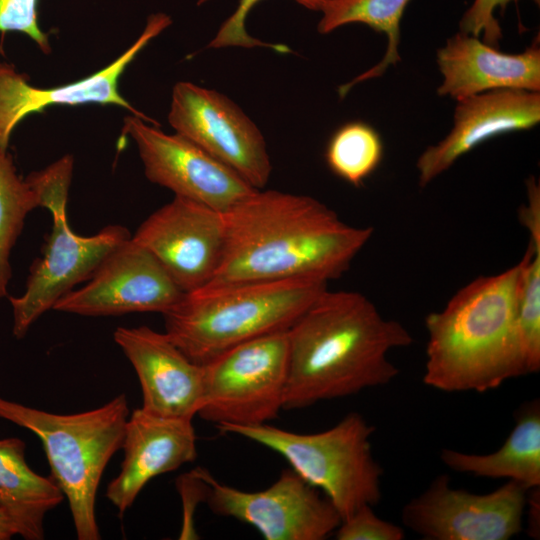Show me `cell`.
Listing matches in <instances>:
<instances>
[{"label": "cell", "mask_w": 540, "mask_h": 540, "mask_svg": "<svg viewBox=\"0 0 540 540\" xmlns=\"http://www.w3.org/2000/svg\"><path fill=\"white\" fill-rule=\"evenodd\" d=\"M224 217V251L207 285L301 278L328 283L350 268L373 234L311 196L278 190L256 189Z\"/></svg>", "instance_id": "1"}, {"label": "cell", "mask_w": 540, "mask_h": 540, "mask_svg": "<svg viewBox=\"0 0 540 540\" xmlns=\"http://www.w3.org/2000/svg\"><path fill=\"white\" fill-rule=\"evenodd\" d=\"M288 339L287 410L389 384L399 373L390 351L413 341L363 294L329 289L290 326Z\"/></svg>", "instance_id": "2"}, {"label": "cell", "mask_w": 540, "mask_h": 540, "mask_svg": "<svg viewBox=\"0 0 540 540\" xmlns=\"http://www.w3.org/2000/svg\"><path fill=\"white\" fill-rule=\"evenodd\" d=\"M519 262L480 276L425 318V385L443 392H486L527 375L516 326Z\"/></svg>", "instance_id": "3"}, {"label": "cell", "mask_w": 540, "mask_h": 540, "mask_svg": "<svg viewBox=\"0 0 540 540\" xmlns=\"http://www.w3.org/2000/svg\"><path fill=\"white\" fill-rule=\"evenodd\" d=\"M326 289L327 282L307 278L206 285L162 314L165 333L204 365L238 344L288 330Z\"/></svg>", "instance_id": "4"}, {"label": "cell", "mask_w": 540, "mask_h": 540, "mask_svg": "<svg viewBox=\"0 0 540 540\" xmlns=\"http://www.w3.org/2000/svg\"><path fill=\"white\" fill-rule=\"evenodd\" d=\"M128 417L124 393L103 406L74 414L50 413L0 398V418L40 439L51 477L68 500L79 540L101 538L97 490L108 462L121 449Z\"/></svg>", "instance_id": "5"}, {"label": "cell", "mask_w": 540, "mask_h": 540, "mask_svg": "<svg viewBox=\"0 0 540 540\" xmlns=\"http://www.w3.org/2000/svg\"><path fill=\"white\" fill-rule=\"evenodd\" d=\"M218 429L280 454L297 474L323 493L341 521L361 506H376L382 497L383 470L371 445L374 427L357 412L317 433H297L268 423Z\"/></svg>", "instance_id": "6"}, {"label": "cell", "mask_w": 540, "mask_h": 540, "mask_svg": "<svg viewBox=\"0 0 540 540\" xmlns=\"http://www.w3.org/2000/svg\"><path fill=\"white\" fill-rule=\"evenodd\" d=\"M73 157L66 155L25 180L35 192L39 207L52 216L51 232L41 258L30 268L25 291L9 296L13 335L23 338L41 315L77 284L89 279L102 261L131 237L121 225H108L92 236H80L70 227L66 214Z\"/></svg>", "instance_id": "7"}, {"label": "cell", "mask_w": 540, "mask_h": 540, "mask_svg": "<svg viewBox=\"0 0 540 540\" xmlns=\"http://www.w3.org/2000/svg\"><path fill=\"white\" fill-rule=\"evenodd\" d=\"M289 365L288 330L238 344L203 366L198 416L224 426H255L278 417Z\"/></svg>", "instance_id": "8"}, {"label": "cell", "mask_w": 540, "mask_h": 540, "mask_svg": "<svg viewBox=\"0 0 540 540\" xmlns=\"http://www.w3.org/2000/svg\"><path fill=\"white\" fill-rule=\"evenodd\" d=\"M197 470L205 484L204 501L213 513L253 526L266 540H323L341 523L332 503L292 468L255 492L225 485L206 469Z\"/></svg>", "instance_id": "9"}, {"label": "cell", "mask_w": 540, "mask_h": 540, "mask_svg": "<svg viewBox=\"0 0 540 540\" xmlns=\"http://www.w3.org/2000/svg\"><path fill=\"white\" fill-rule=\"evenodd\" d=\"M528 489L508 480L496 490L476 494L436 477L402 509L403 524L429 540H508L523 528Z\"/></svg>", "instance_id": "10"}, {"label": "cell", "mask_w": 540, "mask_h": 540, "mask_svg": "<svg viewBox=\"0 0 540 540\" xmlns=\"http://www.w3.org/2000/svg\"><path fill=\"white\" fill-rule=\"evenodd\" d=\"M168 121L175 133L226 164L253 188L263 189L272 164L256 124L226 95L191 82L174 85Z\"/></svg>", "instance_id": "11"}, {"label": "cell", "mask_w": 540, "mask_h": 540, "mask_svg": "<svg viewBox=\"0 0 540 540\" xmlns=\"http://www.w3.org/2000/svg\"><path fill=\"white\" fill-rule=\"evenodd\" d=\"M123 133L134 140L147 179L225 213L253 188L236 171L180 134H167L136 115L124 118Z\"/></svg>", "instance_id": "12"}, {"label": "cell", "mask_w": 540, "mask_h": 540, "mask_svg": "<svg viewBox=\"0 0 540 540\" xmlns=\"http://www.w3.org/2000/svg\"><path fill=\"white\" fill-rule=\"evenodd\" d=\"M225 217L179 196L150 214L132 238L145 247L184 293L213 279L225 246Z\"/></svg>", "instance_id": "13"}, {"label": "cell", "mask_w": 540, "mask_h": 540, "mask_svg": "<svg viewBox=\"0 0 540 540\" xmlns=\"http://www.w3.org/2000/svg\"><path fill=\"white\" fill-rule=\"evenodd\" d=\"M183 295L157 259L131 236L109 253L85 286L66 293L53 310L82 316L164 314Z\"/></svg>", "instance_id": "14"}, {"label": "cell", "mask_w": 540, "mask_h": 540, "mask_svg": "<svg viewBox=\"0 0 540 540\" xmlns=\"http://www.w3.org/2000/svg\"><path fill=\"white\" fill-rule=\"evenodd\" d=\"M171 23V17L163 12L151 14L136 41L109 65L78 81L52 88L32 86L27 75L0 61V150L7 151L15 127L25 117L53 105H116L156 125L120 94L118 86L128 65Z\"/></svg>", "instance_id": "15"}, {"label": "cell", "mask_w": 540, "mask_h": 540, "mask_svg": "<svg viewBox=\"0 0 540 540\" xmlns=\"http://www.w3.org/2000/svg\"><path fill=\"white\" fill-rule=\"evenodd\" d=\"M116 344L140 382L145 411L193 419L203 400V366L189 359L167 336L147 326L118 327Z\"/></svg>", "instance_id": "16"}, {"label": "cell", "mask_w": 540, "mask_h": 540, "mask_svg": "<svg viewBox=\"0 0 540 540\" xmlns=\"http://www.w3.org/2000/svg\"><path fill=\"white\" fill-rule=\"evenodd\" d=\"M456 101L452 129L441 141L424 150L416 162L421 187L483 142L531 129L540 122V92L496 89Z\"/></svg>", "instance_id": "17"}, {"label": "cell", "mask_w": 540, "mask_h": 540, "mask_svg": "<svg viewBox=\"0 0 540 540\" xmlns=\"http://www.w3.org/2000/svg\"><path fill=\"white\" fill-rule=\"evenodd\" d=\"M121 449L124 458L120 472L108 484L105 496L122 517L154 477L197 458L192 419L135 409L126 421Z\"/></svg>", "instance_id": "18"}, {"label": "cell", "mask_w": 540, "mask_h": 540, "mask_svg": "<svg viewBox=\"0 0 540 540\" xmlns=\"http://www.w3.org/2000/svg\"><path fill=\"white\" fill-rule=\"evenodd\" d=\"M443 81L437 92L455 100L496 89L540 92L539 37L521 53L508 54L459 31L437 51Z\"/></svg>", "instance_id": "19"}, {"label": "cell", "mask_w": 540, "mask_h": 540, "mask_svg": "<svg viewBox=\"0 0 540 540\" xmlns=\"http://www.w3.org/2000/svg\"><path fill=\"white\" fill-rule=\"evenodd\" d=\"M25 443L16 437L0 439V509L26 540L45 538L46 515L64 494L52 477L36 473L25 459Z\"/></svg>", "instance_id": "20"}, {"label": "cell", "mask_w": 540, "mask_h": 540, "mask_svg": "<svg viewBox=\"0 0 540 540\" xmlns=\"http://www.w3.org/2000/svg\"><path fill=\"white\" fill-rule=\"evenodd\" d=\"M440 459L449 469L486 478H505L525 488L540 487V405L532 401L516 416L503 445L488 454L442 449Z\"/></svg>", "instance_id": "21"}, {"label": "cell", "mask_w": 540, "mask_h": 540, "mask_svg": "<svg viewBox=\"0 0 540 540\" xmlns=\"http://www.w3.org/2000/svg\"><path fill=\"white\" fill-rule=\"evenodd\" d=\"M411 0H326L317 24L320 34H328L341 26L351 23L365 24L387 37V47L383 58L351 82L339 87L340 97H344L356 84L382 76L390 65L401 60L400 23L404 11Z\"/></svg>", "instance_id": "22"}, {"label": "cell", "mask_w": 540, "mask_h": 540, "mask_svg": "<svg viewBox=\"0 0 540 540\" xmlns=\"http://www.w3.org/2000/svg\"><path fill=\"white\" fill-rule=\"evenodd\" d=\"M37 207L38 198L28 182L18 175L11 155L0 150V299L8 294L12 249L27 215Z\"/></svg>", "instance_id": "23"}, {"label": "cell", "mask_w": 540, "mask_h": 540, "mask_svg": "<svg viewBox=\"0 0 540 540\" xmlns=\"http://www.w3.org/2000/svg\"><path fill=\"white\" fill-rule=\"evenodd\" d=\"M383 153L379 133L367 123L353 121L339 127L331 136L325 159L336 176L359 187L378 168Z\"/></svg>", "instance_id": "24"}, {"label": "cell", "mask_w": 540, "mask_h": 540, "mask_svg": "<svg viewBox=\"0 0 540 540\" xmlns=\"http://www.w3.org/2000/svg\"><path fill=\"white\" fill-rule=\"evenodd\" d=\"M516 326L527 374L540 370V241H529L519 261Z\"/></svg>", "instance_id": "25"}, {"label": "cell", "mask_w": 540, "mask_h": 540, "mask_svg": "<svg viewBox=\"0 0 540 540\" xmlns=\"http://www.w3.org/2000/svg\"><path fill=\"white\" fill-rule=\"evenodd\" d=\"M209 0H198L197 5L205 4ZM260 0H239L235 11L221 24L216 35L210 41L208 48L225 47H267L278 52H288L289 49L282 44H269L250 36L245 22L251 9ZM297 4L308 10L320 12L326 0H294Z\"/></svg>", "instance_id": "26"}, {"label": "cell", "mask_w": 540, "mask_h": 540, "mask_svg": "<svg viewBox=\"0 0 540 540\" xmlns=\"http://www.w3.org/2000/svg\"><path fill=\"white\" fill-rule=\"evenodd\" d=\"M338 540H402V527L378 517L373 506L364 505L342 520L335 531Z\"/></svg>", "instance_id": "27"}, {"label": "cell", "mask_w": 540, "mask_h": 540, "mask_svg": "<svg viewBox=\"0 0 540 540\" xmlns=\"http://www.w3.org/2000/svg\"><path fill=\"white\" fill-rule=\"evenodd\" d=\"M20 32L31 38L43 53H50L48 35L38 19V0H0V32Z\"/></svg>", "instance_id": "28"}, {"label": "cell", "mask_w": 540, "mask_h": 540, "mask_svg": "<svg viewBox=\"0 0 540 540\" xmlns=\"http://www.w3.org/2000/svg\"><path fill=\"white\" fill-rule=\"evenodd\" d=\"M510 2L518 0H474L459 22L460 31L477 37L482 34L483 42L498 48L502 30L495 12L505 9Z\"/></svg>", "instance_id": "29"}, {"label": "cell", "mask_w": 540, "mask_h": 540, "mask_svg": "<svg viewBox=\"0 0 540 540\" xmlns=\"http://www.w3.org/2000/svg\"><path fill=\"white\" fill-rule=\"evenodd\" d=\"M530 493L527 494V504L528 509V522H529V532L533 537L538 538L539 536V487L529 489Z\"/></svg>", "instance_id": "30"}, {"label": "cell", "mask_w": 540, "mask_h": 540, "mask_svg": "<svg viewBox=\"0 0 540 540\" xmlns=\"http://www.w3.org/2000/svg\"><path fill=\"white\" fill-rule=\"evenodd\" d=\"M17 535L14 523L8 515L0 509V540H9Z\"/></svg>", "instance_id": "31"}]
</instances>
